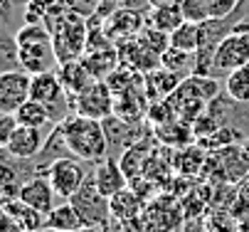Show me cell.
<instances>
[{
	"label": "cell",
	"instance_id": "6da1fadb",
	"mask_svg": "<svg viewBox=\"0 0 249 232\" xmlns=\"http://www.w3.org/2000/svg\"><path fill=\"white\" fill-rule=\"evenodd\" d=\"M62 124L64 141L74 158L84 163H99L109 156V139H106L104 124L82 114H69Z\"/></svg>",
	"mask_w": 249,
	"mask_h": 232
},
{
	"label": "cell",
	"instance_id": "7a4b0ae2",
	"mask_svg": "<svg viewBox=\"0 0 249 232\" xmlns=\"http://www.w3.org/2000/svg\"><path fill=\"white\" fill-rule=\"evenodd\" d=\"M15 40L20 47V70H25L27 74L52 72L59 64L54 42H52V32L42 22H37V25L25 22L15 32Z\"/></svg>",
	"mask_w": 249,
	"mask_h": 232
},
{
	"label": "cell",
	"instance_id": "3957f363",
	"mask_svg": "<svg viewBox=\"0 0 249 232\" xmlns=\"http://www.w3.org/2000/svg\"><path fill=\"white\" fill-rule=\"evenodd\" d=\"M69 203L74 205V210L79 213L82 217V225L84 227H91V230H99V227H106L111 220V205H109V197L101 195L94 178L89 176L87 183L69 197Z\"/></svg>",
	"mask_w": 249,
	"mask_h": 232
},
{
	"label": "cell",
	"instance_id": "277c9868",
	"mask_svg": "<svg viewBox=\"0 0 249 232\" xmlns=\"http://www.w3.org/2000/svg\"><path fill=\"white\" fill-rule=\"evenodd\" d=\"M249 64V30L239 27L217 45L215 50V59H212V77L220 79V77H227L230 72H234L237 67H244Z\"/></svg>",
	"mask_w": 249,
	"mask_h": 232
},
{
	"label": "cell",
	"instance_id": "5b68a950",
	"mask_svg": "<svg viewBox=\"0 0 249 232\" xmlns=\"http://www.w3.org/2000/svg\"><path fill=\"white\" fill-rule=\"evenodd\" d=\"M45 176L50 178L52 188L57 190L59 197H64V200H69L89 178V171H87V163L69 156V158H59L54 161L50 168L45 171Z\"/></svg>",
	"mask_w": 249,
	"mask_h": 232
},
{
	"label": "cell",
	"instance_id": "8992f818",
	"mask_svg": "<svg viewBox=\"0 0 249 232\" xmlns=\"http://www.w3.org/2000/svg\"><path fill=\"white\" fill-rule=\"evenodd\" d=\"M72 107H74V114H82V116L104 121V119H109L114 114L116 96H114L111 87L106 84L104 79H96L89 89H84L79 96H74Z\"/></svg>",
	"mask_w": 249,
	"mask_h": 232
},
{
	"label": "cell",
	"instance_id": "52a82bcc",
	"mask_svg": "<svg viewBox=\"0 0 249 232\" xmlns=\"http://www.w3.org/2000/svg\"><path fill=\"white\" fill-rule=\"evenodd\" d=\"M27 99H32V74L25 70L0 72V111L15 114Z\"/></svg>",
	"mask_w": 249,
	"mask_h": 232
},
{
	"label": "cell",
	"instance_id": "ba28073f",
	"mask_svg": "<svg viewBox=\"0 0 249 232\" xmlns=\"http://www.w3.org/2000/svg\"><path fill=\"white\" fill-rule=\"evenodd\" d=\"M146 27V13L128 10V8H116L109 18L104 20V30L111 42H124L136 35H141Z\"/></svg>",
	"mask_w": 249,
	"mask_h": 232
},
{
	"label": "cell",
	"instance_id": "9c48e42d",
	"mask_svg": "<svg viewBox=\"0 0 249 232\" xmlns=\"http://www.w3.org/2000/svg\"><path fill=\"white\" fill-rule=\"evenodd\" d=\"M91 178H94L99 193L106 195V197L116 195L119 190L128 188V183H131L128 176H126V171L121 168V161H116L114 156H106V158H101L99 163H94Z\"/></svg>",
	"mask_w": 249,
	"mask_h": 232
},
{
	"label": "cell",
	"instance_id": "30bf717a",
	"mask_svg": "<svg viewBox=\"0 0 249 232\" xmlns=\"http://www.w3.org/2000/svg\"><path fill=\"white\" fill-rule=\"evenodd\" d=\"M45 146V134L42 128L35 126H18L15 134L10 136V141L5 143V153L18 158V161H32Z\"/></svg>",
	"mask_w": 249,
	"mask_h": 232
},
{
	"label": "cell",
	"instance_id": "8fae6325",
	"mask_svg": "<svg viewBox=\"0 0 249 232\" xmlns=\"http://www.w3.org/2000/svg\"><path fill=\"white\" fill-rule=\"evenodd\" d=\"M104 131H106V139H109V153L111 151H128L131 146H136L143 136V128H138L136 124L111 114L109 119H104Z\"/></svg>",
	"mask_w": 249,
	"mask_h": 232
},
{
	"label": "cell",
	"instance_id": "7c38bea8",
	"mask_svg": "<svg viewBox=\"0 0 249 232\" xmlns=\"http://www.w3.org/2000/svg\"><path fill=\"white\" fill-rule=\"evenodd\" d=\"M54 197H57V190L52 188L47 176H30L27 180H22L20 200H25L35 210H40V213L47 215L54 208Z\"/></svg>",
	"mask_w": 249,
	"mask_h": 232
},
{
	"label": "cell",
	"instance_id": "4fadbf2b",
	"mask_svg": "<svg viewBox=\"0 0 249 232\" xmlns=\"http://www.w3.org/2000/svg\"><path fill=\"white\" fill-rule=\"evenodd\" d=\"M143 91H146V99L151 102H158V99H168L178 87L183 84V77L178 72H170L165 67H156L151 72H146L143 77Z\"/></svg>",
	"mask_w": 249,
	"mask_h": 232
},
{
	"label": "cell",
	"instance_id": "5bb4252c",
	"mask_svg": "<svg viewBox=\"0 0 249 232\" xmlns=\"http://www.w3.org/2000/svg\"><path fill=\"white\" fill-rule=\"evenodd\" d=\"M59 77H62V84L72 102H74V96H79L84 89H89L96 82L94 74L89 72V67L84 64V59H72V62L59 64Z\"/></svg>",
	"mask_w": 249,
	"mask_h": 232
},
{
	"label": "cell",
	"instance_id": "9a60e30c",
	"mask_svg": "<svg viewBox=\"0 0 249 232\" xmlns=\"http://www.w3.org/2000/svg\"><path fill=\"white\" fill-rule=\"evenodd\" d=\"M3 213L10 215L25 232H42L45 230V222H47V215L35 210L32 205H27L25 200L15 197V200H5L3 203Z\"/></svg>",
	"mask_w": 249,
	"mask_h": 232
},
{
	"label": "cell",
	"instance_id": "2e32d148",
	"mask_svg": "<svg viewBox=\"0 0 249 232\" xmlns=\"http://www.w3.org/2000/svg\"><path fill=\"white\" fill-rule=\"evenodd\" d=\"M84 64L89 67V72L94 74V79H106L119 64H121V57H119V47H101V50H89L84 54Z\"/></svg>",
	"mask_w": 249,
	"mask_h": 232
},
{
	"label": "cell",
	"instance_id": "e0dca14e",
	"mask_svg": "<svg viewBox=\"0 0 249 232\" xmlns=\"http://www.w3.org/2000/svg\"><path fill=\"white\" fill-rule=\"evenodd\" d=\"M109 205H111V217L114 220H138V213L143 208V200H141V195L128 185L124 190H119L116 195L109 197Z\"/></svg>",
	"mask_w": 249,
	"mask_h": 232
},
{
	"label": "cell",
	"instance_id": "ac0fdd59",
	"mask_svg": "<svg viewBox=\"0 0 249 232\" xmlns=\"http://www.w3.org/2000/svg\"><path fill=\"white\" fill-rule=\"evenodd\" d=\"M183 22H185V18H183V10H180L178 3L151 8V13L146 15V25H151L156 30H163V32H173L178 25H183Z\"/></svg>",
	"mask_w": 249,
	"mask_h": 232
},
{
	"label": "cell",
	"instance_id": "d6986e66",
	"mask_svg": "<svg viewBox=\"0 0 249 232\" xmlns=\"http://www.w3.org/2000/svg\"><path fill=\"white\" fill-rule=\"evenodd\" d=\"M45 227L62 230V232H74V230H82L84 225H82V217H79V213L74 210V205L67 200V203L54 205V208L47 213V222H45Z\"/></svg>",
	"mask_w": 249,
	"mask_h": 232
},
{
	"label": "cell",
	"instance_id": "ffe728a7",
	"mask_svg": "<svg viewBox=\"0 0 249 232\" xmlns=\"http://www.w3.org/2000/svg\"><path fill=\"white\" fill-rule=\"evenodd\" d=\"M202 45V30H200V22H183L178 25L173 32H170V47H178V50H185V52H197Z\"/></svg>",
	"mask_w": 249,
	"mask_h": 232
},
{
	"label": "cell",
	"instance_id": "44dd1931",
	"mask_svg": "<svg viewBox=\"0 0 249 232\" xmlns=\"http://www.w3.org/2000/svg\"><path fill=\"white\" fill-rule=\"evenodd\" d=\"M148 158H151V141H138L136 146H131L128 151L121 153V168L126 171L128 180H133L136 173L146 168Z\"/></svg>",
	"mask_w": 249,
	"mask_h": 232
},
{
	"label": "cell",
	"instance_id": "7402d4cb",
	"mask_svg": "<svg viewBox=\"0 0 249 232\" xmlns=\"http://www.w3.org/2000/svg\"><path fill=\"white\" fill-rule=\"evenodd\" d=\"M15 116H18V121H20L22 126H35V128H45L47 124H52L50 109H47L42 102H37V99H27V102L15 111ZM52 126H54V124H52Z\"/></svg>",
	"mask_w": 249,
	"mask_h": 232
},
{
	"label": "cell",
	"instance_id": "603a6c76",
	"mask_svg": "<svg viewBox=\"0 0 249 232\" xmlns=\"http://www.w3.org/2000/svg\"><path fill=\"white\" fill-rule=\"evenodd\" d=\"M225 94L237 104H249V64L225 77Z\"/></svg>",
	"mask_w": 249,
	"mask_h": 232
},
{
	"label": "cell",
	"instance_id": "cb8c5ba5",
	"mask_svg": "<svg viewBox=\"0 0 249 232\" xmlns=\"http://www.w3.org/2000/svg\"><path fill=\"white\" fill-rule=\"evenodd\" d=\"M160 67H165L170 72H178L180 77L193 74V70H195V54L185 52V50H178V47H168L160 54Z\"/></svg>",
	"mask_w": 249,
	"mask_h": 232
},
{
	"label": "cell",
	"instance_id": "d4e9b609",
	"mask_svg": "<svg viewBox=\"0 0 249 232\" xmlns=\"http://www.w3.org/2000/svg\"><path fill=\"white\" fill-rule=\"evenodd\" d=\"M0 70L3 72L20 70V47H18V40L8 35V32L0 40Z\"/></svg>",
	"mask_w": 249,
	"mask_h": 232
},
{
	"label": "cell",
	"instance_id": "484cf974",
	"mask_svg": "<svg viewBox=\"0 0 249 232\" xmlns=\"http://www.w3.org/2000/svg\"><path fill=\"white\" fill-rule=\"evenodd\" d=\"M183 10V18L188 22H205L210 20V13H207V3L205 0H175Z\"/></svg>",
	"mask_w": 249,
	"mask_h": 232
},
{
	"label": "cell",
	"instance_id": "4316f807",
	"mask_svg": "<svg viewBox=\"0 0 249 232\" xmlns=\"http://www.w3.org/2000/svg\"><path fill=\"white\" fill-rule=\"evenodd\" d=\"M237 217L232 215V210H217L210 215V232H237Z\"/></svg>",
	"mask_w": 249,
	"mask_h": 232
},
{
	"label": "cell",
	"instance_id": "83f0119b",
	"mask_svg": "<svg viewBox=\"0 0 249 232\" xmlns=\"http://www.w3.org/2000/svg\"><path fill=\"white\" fill-rule=\"evenodd\" d=\"M205 3H207L210 18H227L239 8L242 0H205Z\"/></svg>",
	"mask_w": 249,
	"mask_h": 232
},
{
	"label": "cell",
	"instance_id": "f1b7e54d",
	"mask_svg": "<svg viewBox=\"0 0 249 232\" xmlns=\"http://www.w3.org/2000/svg\"><path fill=\"white\" fill-rule=\"evenodd\" d=\"M62 3L72 10V13H77V15H82V18H91L96 10H99V3L101 0H62Z\"/></svg>",
	"mask_w": 249,
	"mask_h": 232
},
{
	"label": "cell",
	"instance_id": "f546056e",
	"mask_svg": "<svg viewBox=\"0 0 249 232\" xmlns=\"http://www.w3.org/2000/svg\"><path fill=\"white\" fill-rule=\"evenodd\" d=\"M18 126H20V121H18L15 114H3V116H0V146H3V148L10 141V136L15 134Z\"/></svg>",
	"mask_w": 249,
	"mask_h": 232
},
{
	"label": "cell",
	"instance_id": "4dcf8cb0",
	"mask_svg": "<svg viewBox=\"0 0 249 232\" xmlns=\"http://www.w3.org/2000/svg\"><path fill=\"white\" fill-rule=\"evenodd\" d=\"M0 227H3V232H25V230H22L10 215H5V213H3V217H0Z\"/></svg>",
	"mask_w": 249,
	"mask_h": 232
},
{
	"label": "cell",
	"instance_id": "1f68e13d",
	"mask_svg": "<svg viewBox=\"0 0 249 232\" xmlns=\"http://www.w3.org/2000/svg\"><path fill=\"white\" fill-rule=\"evenodd\" d=\"M183 232H210V225L205 220H188V225L183 227Z\"/></svg>",
	"mask_w": 249,
	"mask_h": 232
},
{
	"label": "cell",
	"instance_id": "d6a6232c",
	"mask_svg": "<svg viewBox=\"0 0 249 232\" xmlns=\"http://www.w3.org/2000/svg\"><path fill=\"white\" fill-rule=\"evenodd\" d=\"M13 13V0H0V15H3V25H8Z\"/></svg>",
	"mask_w": 249,
	"mask_h": 232
},
{
	"label": "cell",
	"instance_id": "836d02e7",
	"mask_svg": "<svg viewBox=\"0 0 249 232\" xmlns=\"http://www.w3.org/2000/svg\"><path fill=\"white\" fill-rule=\"evenodd\" d=\"M237 232H249V215L239 217V222H237Z\"/></svg>",
	"mask_w": 249,
	"mask_h": 232
},
{
	"label": "cell",
	"instance_id": "e575fe53",
	"mask_svg": "<svg viewBox=\"0 0 249 232\" xmlns=\"http://www.w3.org/2000/svg\"><path fill=\"white\" fill-rule=\"evenodd\" d=\"M151 8H158V5H168V3H175V0H148Z\"/></svg>",
	"mask_w": 249,
	"mask_h": 232
},
{
	"label": "cell",
	"instance_id": "d590c367",
	"mask_svg": "<svg viewBox=\"0 0 249 232\" xmlns=\"http://www.w3.org/2000/svg\"><path fill=\"white\" fill-rule=\"evenodd\" d=\"M109 3H114V5H119V8H121V3H124V0H109Z\"/></svg>",
	"mask_w": 249,
	"mask_h": 232
},
{
	"label": "cell",
	"instance_id": "8d00e7d4",
	"mask_svg": "<svg viewBox=\"0 0 249 232\" xmlns=\"http://www.w3.org/2000/svg\"><path fill=\"white\" fill-rule=\"evenodd\" d=\"M94 232H109V230H106V227H99V230H94Z\"/></svg>",
	"mask_w": 249,
	"mask_h": 232
},
{
	"label": "cell",
	"instance_id": "74e56055",
	"mask_svg": "<svg viewBox=\"0 0 249 232\" xmlns=\"http://www.w3.org/2000/svg\"><path fill=\"white\" fill-rule=\"evenodd\" d=\"M242 3H249V0H242Z\"/></svg>",
	"mask_w": 249,
	"mask_h": 232
}]
</instances>
